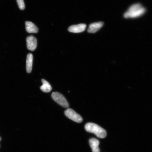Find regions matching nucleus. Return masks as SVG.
<instances>
[{"instance_id": "f257e3e1", "label": "nucleus", "mask_w": 152, "mask_h": 152, "mask_svg": "<svg viewBox=\"0 0 152 152\" xmlns=\"http://www.w3.org/2000/svg\"><path fill=\"white\" fill-rule=\"evenodd\" d=\"M85 128L87 132L93 133L98 138H103L107 135L106 130L96 124L87 123L86 124Z\"/></svg>"}, {"instance_id": "f03ea898", "label": "nucleus", "mask_w": 152, "mask_h": 152, "mask_svg": "<svg viewBox=\"0 0 152 152\" xmlns=\"http://www.w3.org/2000/svg\"><path fill=\"white\" fill-rule=\"evenodd\" d=\"M52 97L55 102L62 107L66 108L69 107V104L67 100L63 95L60 93L58 92H53L52 94Z\"/></svg>"}, {"instance_id": "7ed1b4c3", "label": "nucleus", "mask_w": 152, "mask_h": 152, "mask_svg": "<svg viewBox=\"0 0 152 152\" xmlns=\"http://www.w3.org/2000/svg\"><path fill=\"white\" fill-rule=\"evenodd\" d=\"M66 116L75 122L80 123L82 122L83 119L80 115L71 109H68L64 111Z\"/></svg>"}, {"instance_id": "20e7f679", "label": "nucleus", "mask_w": 152, "mask_h": 152, "mask_svg": "<svg viewBox=\"0 0 152 152\" xmlns=\"http://www.w3.org/2000/svg\"><path fill=\"white\" fill-rule=\"evenodd\" d=\"M26 41L28 50L32 51L35 50L37 47V39L33 36H30L26 38Z\"/></svg>"}, {"instance_id": "39448f33", "label": "nucleus", "mask_w": 152, "mask_h": 152, "mask_svg": "<svg viewBox=\"0 0 152 152\" xmlns=\"http://www.w3.org/2000/svg\"><path fill=\"white\" fill-rule=\"evenodd\" d=\"M145 12V9L143 7L131 13L126 12L125 13L124 17L125 18H135L140 17L143 15Z\"/></svg>"}, {"instance_id": "423d86ee", "label": "nucleus", "mask_w": 152, "mask_h": 152, "mask_svg": "<svg viewBox=\"0 0 152 152\" xmlns=\"http://www.w3.org/2000/svg\"><path fill=\"white\" fill-rule=\"evenodd\" d=\"M86 28V24H80L70 26L68 28V30L71 33H80L84 31Z\"/></svg>"}, {"instance_id": "0eeeda50", "label": "nucleus", "mask_w": 152, "mask_h": 152, "mask_svg": "<svg viewBox=\"0 0 152 152\" xmlns=\"http://www.w3.org/2000/svg\"><path fill=\"white\" fill-rule=\"evenodd\" d=\"M104 25L103 22H98L91 24L88 29L89 33H94L101 28Z\"/></svg>"}, {"instance_id": "6e6552de", "label": "nucleus", "mask_w": 152, "mask_h": 152, "mask_svg": "<svg viewBox=\"0 0 152 152\" xmlns=\"http://www.w3.org/2000/svg\"><path fill=\"white\" fill-rule=\"evenodd\" d=\"M26 31L30 33H37L39 29L35 24L31 22L26 21L25 23Z\"/></svg>"}, {"instance_id": "1a4fd4ad", "label": "nucleus", "mask_w": 152, "mask_h": 152, "mask_svg": "<svg viewBox=\"0 0 152 152\" xmlns=\"http://www.w3.org/2000/svg\"><path fill=\"white\" fill-rule=\"evenodd\" d=\"M89 144L93 152H100V149L99 147V142L97 139L95 138L90 139L89 140Z\"/></svg>"}, {"instance_id": "9d476101", "label": "nucleus", "mask_w": 152, "mask_h": 152, "mask_svg": "<svg viewBox=\"0 0 152 152\" xmlns=\"http://www.w3.org/2000/svg\"><path fill=\"white\" fill-rule=\"evenodd\" d=\"M33 57L31 53L27 55L26 60V70L28 73H31L33 66Z\"/></svg>"}, {"instance_id": "9b49d317", "label": "nucleus", "mask_w": 152, "mask_h": 152, "mask_svg": "<svg viewBox=\"0 0 152 152\" xmlns=\"http://www.w3.org/2000/svg\"><path fill=\"white\" fill-rule=\"evenodd\" d=\"M42 82L43 83V85L40 87L41 90L44 92H50L52 90V88L49 83L43 79L42 80Z\"/></svg>"}, {"instance_id": "f8f14e48", "label": "nucleus", "mask_w": 152, "mask_h": 152, "mask_svg": "<svg viewBox=\"0 0 152 152\" xmlns=\"http://www.w3.org/2000/svg\"><path fill=\"white\" fill-rule=\"evenodd\" d=\"M142 5L140 4H136L133 5L131 6L126 12L129 13H131L138 10L142 8Z\"/></svg>"}, {"instance_id": "ddd939ff", "label": "nucleus", "mask_w": 152, "mask_h": 152, "mask_svg": "<svg viewBox=\"0 0 152 152\" xmlns=\"http://www.w3.org/2000/svg\"><path fill=\"white\" fill-rule=\"evenodd\" d=\"M17 3L20 9L23 10L25 8V5L23 0H17Z\"/></svg>"}, {"instance_id": "4468645a", "label": "nucleus", "mask_w": 152, "mask_h": 152, "mask_svg": "<svg viewBox=\"0 0 152 152\" xmlns=\"http://www.w3.org/2000/svg\"><path fill=\"white\" fill-rule=\"evenodd\" d=\"M1 140V138L0 137V141Z\"/></svg>"}]
</instances>
